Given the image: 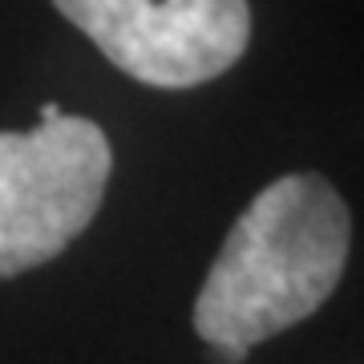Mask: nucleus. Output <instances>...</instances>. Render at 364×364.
Instances as JSON below:
<instances>
[{
	"label": "nucleus",
	"instance_id": "obj_1",
	"mask_svg": "<svg viewBox=\"0 0 364 364\" xmlns=\"http://www.w3.org/2000/svg\"><path fill=\"white\" fill-rule=\"evenodd\" d=\"M352 247V215L320 174L267 182L235 219L195 299V332L219 364L308 320L336 291Z\"/></svg>",
	"mask_w": 364,
	"mask_h": 364
},
{
	"label": "nucleus",
	"instance_id": "obj_2",
	"mask_svg": "<svg viewBox=\"0 0 364 364\" xmlns=\"http://www.w3.org/2000/svg\"><path fill=\"white\" fill-rule=\"evenodd\" d=\"M109 166V138L90 117L0 130V279L49 263L90 227Z\"/></svg>",
	"mask_w": 364,
	"mask_h": 364
},
{
	"label": "nucleus",
	"instance_id": "obj_3",
	"mask_svg": "<svg viewBox=\"0 0 364 364\" xmlns=\"http://www.w3.org/2000/svg\"><path fill=\"white\" fill-rule=\"evenodd\" d=\"M122 73L154 90H195L247 53V0H53Z\"/></svg>",
	"mask_w": 364,
	"mask_h": 364
},
{
	"label": "nucleus",
	"instance_id": "obj_4",
	"mask_svg": "<svg viewBox=\"0 0 364 364\" xmlns=\"http://www.w3.org/2000/svg\"><path fill=\"white\" fill-rule=\"evenodd\" d=\"M57 117H61V105H57V102L41 105V122H57Z\"/></svg>",
	"mask_w": 364,
	"mask_h": 364
}]
</instances>
